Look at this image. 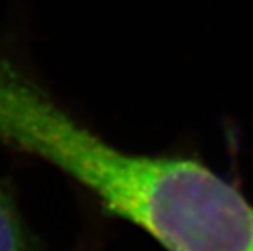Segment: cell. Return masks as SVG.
Instances as JSON below:
<instances>
[{"mask_svg":"<svg viewBox=\"0 0 253 251\" xmlns=\"http://www.w3.org/2000/svg\"><path fill=\"white\" fill-rule=\"evenodd\" d=\"M0 141L88 188L169 251H253V206L201 163L126 153L0 59Z\"/></svg>","mask_w":253,"mask_h":251,"instance_id":"obj_1","label":"cell"},{"mask_svg":"<svg viewBox=\"0 0 253 251\" xmlns=\"http://www.w3.org/2000/svg\"><path fill=\"white\" fill-rule=\"evenodd\" d=\"M0 251H28V242L12 199L0 188Z\"/></svg>","mask_w":253,"mask_h":251,"instance_id":"obj_2","label":"cell"}]
</instances>
